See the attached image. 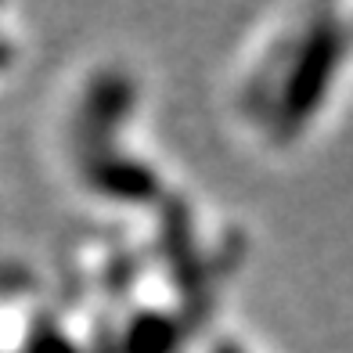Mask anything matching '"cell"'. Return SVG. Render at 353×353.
Segmentation results:
<instances>
[{"instance_id":"1","label":"cell","mask_w":353,"mask_h":353,"mask_svg":"<svg viewBox=\"0 0 353 353\" xmlns=\"http://www.w3.org/2000/svg\"><path fill=\"white\" fill-rule=\"evenodd\" d=\"M346 51H350L346 26L321 22L307 33V40L296 47L292 61H288V76L274 116L278 134H296L317 116V108L328 101L332 83L346 61Z\"/></svg>"}]
</instances>
